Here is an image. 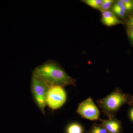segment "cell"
Returning a JSON list of instances; mask_svg holds the SVG:
<instances>
[{
    "mask_svg": "<svg viewBox=\"0 0 133 133\" xmlns=\"http://www.w3.org/2000/svg\"><path fill=\"white\" fill-rule=\"evenodd\" d=\"M77 112L82 118L90 120H97L99 118V109L91 97L88 98L79 104Z\"/></svg>",
    "mask_w": 133,
    "mask_h": 133,
    "instance_id": "5",
    "label": "cell"
},
{
    "mask_svg": "<svg viewBox=\"0 0 133 133\" xmlns=\"http://www.w3.org/2000/svg\"><path fill=\"white\" fill-rule=\"evenodd\" d=\"M129 115H130V117L131 120L133 122V108L130 111Z\"/></svg>",
    "mask_w": 133,
    "mask_h": 133,
    "instance_id": "16",
    "label": "cell"
},
{
    "mask_svg": "<svg viewBox=\"0 0 133 133\" xmlns=\"http://www.w3.org/2000/svg\"></svg>",
    "mask_w": 133,
    "mask_h": 133,
    "instance_id": "17",
    "label": "cell"
},
{
    "mask_svg": "<svg viewBox=\"0 0 133 133\" xmlns=\"http://www.w3.org/2000/svg\"><path fill=\"white\" fill-rule=\"evenodd\" d=\"M50 86L45 81L32 73L30 90L33 100L43 115L45 114L47 94Z\"/></svg>",
    "mask_w": 133,
    "mask_h": 133,
    "instance_id": "3",
    "label": "cell"
},
{
    "mask_svg": "<svg viewBox=\"0 0 133 133\" xmlns=\"http://www.w3.org/2000/svg\"><path fill=\"white\" fill-rule=\"evenodd\" d=\"M103 1V0H85L83 2L91 7L99 10Z\"/></svg>",
    "mask_w": 133,
    "mask_h": 133,
    "instance_id": "10",
    "label": "cell"
},
{
    "mask_svg": "<svg viewBox=\"0 0 133 133\" xmlns=\"http://www.w3.org/2000/svg\"><path fill=\"white\" fill-rule=\"evenodd\" d=\"M98 120L109 133H122L123 127L121 121L114 117L108 119H99Z\"/></svg>",
    "mask_w": 133,
    "mask_h": 133,
    "instance_id": "6",
    "label": "cell"
},
{
    "mask_svg": "<svg viewBox=\"0 0 133 133\" xmlns=\"http://www.w3.org/2000/svg\"><path fill=\"white\" fill-rule=\"evenodd\" d=\"M32 73L45 81L50 86H76V79L69 76L64 69L54 60H48L37 66Z\"/></svg>",
    "mask_w": 133,
    "mask_h": 133,
    "instance_id": "1",
    "label": "cell"
},
{
    "mask_svg": "<svg viewBox=\"0 0 133 133\" xmlns=\"http://www.w3.org/2000/svg\"><path fill=\"white\" fill-rule=\"evenodd\" d=\"M63 87L50 86L48 90L46 98V105L52 110L61 108L66 102L67 95Z\"/></svg>",
    "mask_w": 133,
    "mask_h": 133,
    "instance_id": "4",
    "label": "cell"
},
{
    "mask_svg": "<svg viewBox=\"0 0 133 133\" xmlns=\"http://www.w3.org/2000/svg\"><path fill=\"white\" fill-rule=\"evenodd\" d=\"M96 102L102 112L109 119L115 117L119 109L124 105L133 106V95L116 88L109 95Z\"/></svg>",
    "mask_w": 133,
    "mask_h": 133,
    "instance_id": "2",
    "label": "cell"
},
{
    "mask_svg": "<svg viewBox=\"0 0 133 133\" xmlns=\"http://www.w3.org/2000/svg\"><path fill=\"white\" fill-rule=\"evenodd\" d=\"M65 133H85L83 126L79 123L73 122L70 123L65 128Z\"/></svg>",
    "mask_w": 133,
    "mask_h": 133,
    "instance_id": "8",
    "label": "cell"
},
{
    "mask_svg": "<svg viewBox=\"0 0 133 133\" xmlns=\"http://www.w3.org/2000/svg\"><path fill=\"white\" fill-rule=\"evenodd\" d=\"M111 9L112 11L115 14L116 16L122 19L125 18L128 14V13L123 11L118 7L115 3L112 6Z\"/></svg>",
    "mask_w": 133,
    "mask_h": 133,
    "instance_id": "11",
    "label": "cell"
},
{
    "mask_svg": "<svg viewBox=\"0 0 133 133\" xmlns=\"http://www.w3.org/2000/svg\"><path fill=\"white\" fill-rule=\"evenodd\" d=\"M127 32L129 41L133 45V27L127 28Z\"/></svg>",
    "mask_w": 133,
    "mask_h": 133,
    "instance_id": "15",
    "label": "cell"
},
{
    "mask_svg": "<svg viewBox=\"0 0 133 133\" xmlns=\"http://www.w3.org/2000/svg\"><path fill=\"white\" fill-rule=\"evenodd\" d=\"M126 26L127 28H133V13L129 16L128 18L126 21Z\"/></svg>",
    "mask_w": 133,
    "mask_h": 133,
    "instance_id": "14",
    "label": "cell"
},
{
    "mask_svg": "<svg viewBox=\"0 0 133 133\" xmlns=\"http://www.w3.org/2000/svg\"><path fill=\"white\" fill-rule=\"evenodd\" d=\"M101 13V22L105 26L111 27L123 24L124 22L119 19L112 10H100Z\"/></svg>",
    "mask_w": 133,
    "mask_h": 133,
    "instance_id": "7",
    "label": "cell"
},
{
    "mask_svg": "<svg viewBox=\"0 0 133 133\" xmlns=\"http://www.w3.org/2000/svg\"><path fill=\"white\" fill-rule=\"evenodd\" d=\"M85 133H109L102 124L94 123Z\"/></svg>",
    "mask_w": 133,
    "mask_h": 133,
    "instance_id": "9",
    "label": "cell"
},
{
    "mask_svg": "<svg viewBox=\"0 0 133 133\" xmlns=\"http://www.w3.org/2000/svg\"><path fill=\"white\" fill-rule=\"evenodd\" d=\"M114 2V1L113 0H103L99 10H109L113 5Z\"/></svg>",
    "mask_w": 133,
    "mask_h": 133,
    "instance_id": "12",
    "label": "cell"
},
{
    "mask_svg": "<svg viewBox=\"0 0 133 133\" xmlns=\"http://www.w3.org/2000/svg\"><path fill=\"white\" fill-rule=\"evenodd\" d=\"M124 6L128 13L133 11V1L132 0H122Z\"/></svg>",
    "mask_w": 133,
    "mask_h": 133,
    "instance_id": "13",
    "label": "cell"
}]
</instances>
